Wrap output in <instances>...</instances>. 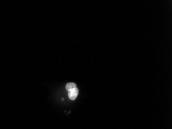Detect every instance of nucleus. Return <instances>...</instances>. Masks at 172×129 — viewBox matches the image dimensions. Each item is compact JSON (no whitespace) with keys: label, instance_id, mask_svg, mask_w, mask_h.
<instances>
[{"label":"nucleus","instance_id":"nucleus-1","mask_svg":"<svg viewBox=\"0 0 172 129\" xmlns=\"http://www.w3.org/2000/svg\"><path fill=\"white\" fill-rule=\"evenodd\" d=\"M79 90L77 87L68 92V96L71 100H75L78 96Z\"/></svg>","mask_w":172,"mask_h":129},{"label":"nucleus","instance_id":"nucleus-2","mask_svg":"<svg viewBox=\"0 0 172 129\" xmlns=\"http://www.w3.org/2000/svg\"><path fill=\"white\" fill-rule=\"evenodd\" d=\"M76 87H77L76 84L75 83H72V82L68 83L66 84V86H65V88H66V90H68V92L75 88Z\"/></svg>","mask_w":172,"mask_h":129}]
</instances>
